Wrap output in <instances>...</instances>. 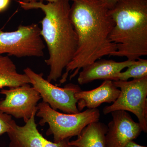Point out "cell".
<instances>
[{"instance_id": "obj_1", "label": "cell", "mask_w": 147, "mask_h": 147, "mask_svg": "<svg viewBox=\"0 0 147 147\" xmlns=\"http://www.w3.org/2000/svg\"><path fill=\"white\" fill-rule=\"evenodd\" d=\"M72 2L69 16L76 32L78 45L75 55L65 68L60 84L75 77L85 67L117 50L110 39L115 22L109 9L100 0H69Z\"/></svg>"}, {"instance_id": "obj_2", "label": "cell", "mask_w": 147, "mask_h": 147, "mask_svg": "<svg viewBox=\"0 0 147 147\" xmlns=\"http://www.w3.org/2000/svg\"><path fill=\"white\" fill-rule=\"evenodd\" d=\"M17 2L25 10L40 9L45 14L40 21V34L49 53V57L45 60L50 67L47 80L57 82L73 59L78 45L77 35L69 16L70 1L57 0L47 4L40 1Z\"/></svg>"}, {"instance_id": "obj_3", "label": "cell", "mask_w": 147, "mask_h": 147, "mask_svg": "<svg viewBox=\"0 0 147 147\" xmlns=\"http://www.w3.org/2000/svg\"><path fill=\"white\" fill-rule=\"evenodd\" d=\"M109 13L115 22L110 39L117 45L113 56L136 61L147 55V0H120Z\"/></svg>"}, {"instance_id": "obj_4", "label": "cell", "mask_w": 147, "mask_h": 147, "mask_svg": "<svg viewBox=\"0 0 147 147\" xmlns=\"http://www.w3.org/2000/svg\"><path fill=\"white\" fill-rule=\"evenodd\" d=\"M37 108L36 116L41 118L38 124L41 126L48 125L46 135H53L55 143L79 136L87 125L98 121L100 119V111L97 108L87 109L76 114H67L53 110L43 101L38 104Z\"/></svg>"}, {"instance_id": "obj_5", "label": "cell", "mask_w": 147, "mask_h": 147, "mask_svg": "<svg viewBox=\"0 0 147 147\" xmlns=\"http://www.w3.org/2000/svg\"><path fill=\"white\" fill-rule=\"evenodd\" d=\"M45 47L37 24L20 25L13 31L0 30V55L40 57L44 56Z\"/></svg>"}, {"instance_id": "obj_6", "label": "cell", "mask_w": 147, "mask_h": 147, "mask_svg": "<svg viewBox=\"0 0 147 147\" xmlns=\"http://www.w3.org/2000/svg\"><path fill=\"white\" fill-rule=\"evenodd\" d=\"M120 89L118 97L112 105L103 108L104 115L116 110H124L137 117L143 131L147 132V76L130 81H113Z\"/></svg>"}, {"instance_id": "obj_7", "label": "cell", "mask_w": 147, "mask_h": 147, "mask_svg": "<svg viewBox=\"0 0 147 147\" xmlns=\"http://www.w3.org/2000/svg\"><path fill=\"white\" fill-rule=\"evenodd\" d=\"M28 76L30 84L39 92L43 102L47 103L53 110H59L67 114L79 113L75 94L81 90L78 85L67 84L60 88L48 82L43 77L42 73H37L30 67L24 70Z\"/></svg>"}, {"instance_id": "obj_8", "label": "cell", "mask_w": 147, "mask_h": 147, "mask_svg": "<svg viewBox=\"0 0 147 147\" xmlns=\"http://www.w3.org/2000/svg\"><path fill=\"white\" fill-rule=\"evenodd\" d=\"M1 94L5 99L0 100V111L16 119H23L26 123L38 110L40 94L30 84L9 89H2Z\"/></svg>"}, {"instance_id": "obj_9", "label": "cell", "mask_w": 147, "mask_h": 147, "mask_svg": "<svg viewBox=\"0 0 147 147\" xmlns=\"http://www.w3.org/2000/svg\"><path fill=\"white\" fill-rule=\"evenodd\" d=\"M36 112L23 126L12 119L7 132L10 142L9 147H77L69 144L70 139L55 143L45 139L38 131L35 117Z\"/></svg>"}, {"instance_id": "obj_10", "label": "cell", "mask_w": 147, "mask_h": 147, "mask_svg": "<svg viewBox=\"0 0 147 147\" xmlns=\"http://www.w3.org/2000/svg\"><path fill=\"white\" fill-rule=\"evenodd\" d=\"M111 113L113 118L108 124L105 147H125L143 131L140 124L127 111L116 110Z\"/></svg>"}, {"instance_id": "obj_11", "label": "cell", "mask_w": 147, "mask_h": 147, "mask_svg": "<svg viewBox=\"0 0 147 147\" xmlns=\"http://www.w3.org/2000/svg\"><path fill=\"white\" fill-rule=\"evenodd\" d=\"M135 61L128 60L117 62L112 60L101 59L85 67L79 72V85L88 84L96 80L113 81L115 76L121 72L124 69L134 63Z\"/></svg>"}, {"instance_id": "obj_12", "label": "cell", "mask_w": 147, "mask_h": 147, "mask_svg": "<svg viewBox=\"0 0 147 147\" xmlns=\"http://www.w3.org/2000/svg\"><path fill=\"white\" fill-rule=\"evenodd\" d=\"M120 90L115 86L113 81L104 80L99 86L89 91L77 92L75 97L79 112L84 108L96 109L102 103L114 102L118 97Z\"/></svg>"}, {"instance_id": "obj_13", "label": "cell", "mask_w": 147, "mask_h": 147, "mask_svg": "<svg viewBox=\"0 0 147 147\" xmlns=\"http://www.w3.org/2000/svg\"><path fill=\"white\" fill-rule=\"evenodd\" d=\"M108 127L98 121L87 125L76 140L69 141V144L77 147H105V135Z\"/></svg>"}, {"instance_id": "obj_14", "label": "cell", "mask_w": 147, "mask_h": 147, "mask_svg": "<svg viewBox=\"0 0 147 147\" xmlns=\"http://www.w3.org/2000/svg\"><path fill=\"white\" fill-rule=\"evenodd\" d=\"M30 84L26 74L18 73L16 66L9 56L0 55V89L9 88Z\"/></svg>"}, {"instance_id": "obj_15", "label": "cell", "mask_w": 147, "mask_h": 147, "mask_svg": "<svg viewBox=\"0 0 147 147\" xmlns=\"http://www.w3.org/2000/svg\"><path fill=\"white\" fill-rule=\"evenodd\" d=\"M126 71L115 76L113 81H127L129 79H139L147 76V60L139 58L127 67Z\"/></svg>"}, {"instance_id": "obj_16", "label": "cell", "mask_w": 147, "mask_h": 147, "mask_svg": "<svg viewBox=\"0 0 147 147\" xmlns=\"http://www.w3.org/2000/svg\"><path fill=\"white\" fill-rule=\"evenodd\" d=\"M12 120V116L0 111V135L9 131Z\"/></svg>"}, {"instance_id": "obj_17", "label": "cell", "mask_w": 147, "mask_h": 147, "mask_svg": "<svg viewBox=\"0 0 147 147\" xmlns=\"http://www.w3.org/2000/svg\"><path fill=\"white\" fill-rule=\"evenodd\" d=\"M100 1L106 6L109 9L114 7L116 3L120 0H100Z\"/></svg>"}, {"instance_id": "obj_18", "label": "cell", "mask_w": 147, "mask_h": 147, "mask_svg": "<svg viewBox=\"0 0 147 147\" xmlns=\"http://www.w3.org/2000/svg\"><path fill=\"white\" fill-rule=\"evenodd\" d=\"M11 0H0V12H3L8 7Z\"/></svg>"}, {"instance_id": "obj_19", "label": "cell", "mask_w": 147, "mask_h": 147, "mask_svg": "<svg viewBox=\"0 0 147 147\" xmlns=\"http://www.w3.org/2000/svg\"><path fill=\"white\" fill-rule=\"evenodd\" d=\"M125 147H147L144 146H141L135 143L133 141L129 142Z\"/></svg>"}, {"instance_id": "obj_20", "label": "cell", "mask_w": 147, "mask_h": 147, "mask_svg": "<svg viewBox=\"0 0 147 147\" xmlns=\"http://www.w3.org/2000/svg\"><path fill=\"white\" fill-rule=\"evenodd\" d=\"M22 1L24 2H30L32 1H48V2H53L55 1H57V0H21Z\"/></svg>"}]
</instances>
